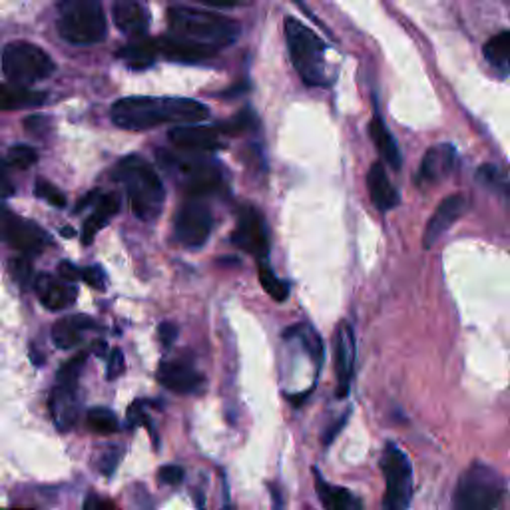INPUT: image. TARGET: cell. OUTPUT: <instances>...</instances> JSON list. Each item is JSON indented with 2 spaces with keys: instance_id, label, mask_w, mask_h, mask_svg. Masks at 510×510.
Instances as JSON below:
<instances>
[{
  "instance_id": "6da1fadb",
  "label": "cell",
  "mask_w": 510,
  "mask_h": 510,
  "mask_svg": "<svg viewBox=\"0 0 510 510\" xmlns=\"http://www.w3.org/2000/svg\"><path fill=\"white\" fill-rule=\"evenodd\" d=\"M112 120L124 130H150L160 124L192 126L208 120L210 108L182 96H128L112 106Z\"/></svg>"
},
{
  "instance_id": "7a4b0ae2",
  "label": "cell",
  "mask_w": 510,
  "mask_h": 510,
  "mask_svg": "<svg viewBox=\"0 0 510 510\" xmlns=\"http://www.w3.org/2000/svg\"><path fill=\"white\" fill-rule=\"evenodd\" d=\"M168 26L170 36L210 56L233 44L240 36V24L233 18L190 6L168 8Z\"/></svg>"
},
{
  "instance_id": "3957f363",
  "label": "cell",
  "mask_w": 510,
  "mask_h": 510,
  "mask_svg": "<svg viewBox=\"0 0 510 510\" xmlns=\"http://www.w3.org/2000/svg\"><path fill=\"white\" fill-rule=\"evenodd\" d=\"M112 178L124 185L132 212L142 222H154L162 213L165 192L154 165L140 156H126L116 164Z\"/></svg>"
},
{
  "instance_id": "277c9868",
  "label": "cell",
  "mask_w": 510,
  "mask_h": 510,
  "mask_svg": "<svg viewBox=\"0 0 510 510\" xmlns=\"http://www.w3.org/2000/svg\"><path fill=\"white\" fill-rule=\"evenodd\" d=\"M283 26H286L289 58L301 80L307 86H326V44L296 16H286Z\"/></svg>"
},
{
  "instance_id": "5b68a950",
  "label": "cell",
  "mask_w": 510,
  "mask_h": 510,
  "mask_svg": "<svg viewBox=\"0 0 510 510\" xmlns=\"http://www.w3.org/2000/svg\"><path fill=\"white\" fill-rule=\"evenodd\" d=\"M505 490V478L493 467L473 463L458 478L453 510H496L503 503Z\"/></svg>"
},
{
  "instance_id": "8992f818",
  "label": "cell",
  "mask_w": 510,
  "mask_h": 510,
  "mask_svg": "<svg viewBox=\"0 0 510 510\" xmlns=\"http://www.w3.org/2000/svg\"><path fill=\"white\" fill-rule=\"evenodd\" d=\"M104 8L96 0H64L58 5V33L71 44H96L106 36Z\"/></svg>"
},
{
  "instance_id": "52a82bcc",
  "label": "cell",
  "mask_w": 510,
  "mask_h": 510,
  "mask_svg": "<svg viewBox=\"0 0 510 510\" xmlns=\"http://www.w3.org/2000/svg\"><path fill=\"white\" fill-rule=\"evenodd\" d=\"M54 61L33 42H11L3 51V72L6 84L31 88L54 74Z\"/></svg>"
},
{
  "instance_id": "ba28073f",
  "label": "cell",
  "mask_w": 510,
  "mask_h": 510,
  "mask_svg": "<svg viewBox=\"0 0 510 510\" xmlns=\"http://www.w3.org/2000/svg\"><path fill=\"white\" fill-rule=\"evenodd\" d=\"M381 470L385 477V495H382V510H409L413 500V465L403 449L389 443L382 450Z\"/></svg>"
},
{
  "instance_id": "9c48e42d",
  "label": "cell",
  "mask_w": 510,
  "mask_h": 510,
  "mask_svg": "<svg viewBox=\"0 0 510 510\" xmlns=\"http://www.w3.org/2000/svg\"><path fill=\"white\" fill-rule=\"evenodd\" d=\"M158 158H162V164L168 168L174 175H178L182 180L184 188L188 190L194 198L203 200V195L215 194L222 190V174L215 168L213 164L205 162L203 158H195V156H188V158H180L168 152H158Z\"/></svg>"
},
{
  "instance_id": "30bf717a",
  "label": "cell",
  "mask_w": 510,
  "mask_h": 510,
  "mask_svg": "<svg viewBox=\"0 0 510 510\" xmlns=\"http://www.w3.org/2000/svg\"><path fill=\"white\" fill-rule=\"evenodd\" d=\"M212 228V210L208 208V203L200 198H192L185 202L174 220L175 240H178V243L184 245V248L190 250L202 248V245L208 241Z\"/></svg>"
},
{
  "instance_id": "8fae6325",
  "label": "cell",
  "mask_w": 510,
  "mask_h": 510,
  "mask_svg": "<svg viewBox=\"0 0 510 510\" xmlns=\"http://www.w3.org/2000/svg\"><path fill=\"white\" fill-rule=\"evenodd\" d=\"M231 243L241 251L258 260H266L269 253V231L263 215L248 205L238 213V223L231 233Z\"/></svg>"
},
{
  "instance_id": "7c38bea8",
  "label": "cell",
  "mask_w": 510,
  "mask_h": 510,
  "mask_svg": "<svg viewBox=\"0 0 510 510\" xmlns=\"http://www.w3.org/2000/svg\"><path fill=\"white\" fill-rule=\"evenodd\" d=\"M3 235L11 248L21 251L26 258L41 253L51 243V235L36 222L21 218L8 210H5L3 215Z\"/></svg>"
},
{
  "instance_id": "4fadbf2b",
  "label": "cell",
  "mask_w": 510,
  "mask_h": 510,
  "mask_svg": "<svg viewBox=\"0 0 510 510\" xmlns=\"http://www.w3.org/2000/svg\"><path fill=\"white\" fill-rule=\"evenodd\" d=\"M335 373H337V389L335 395L345 399L349 395L353 373H355V335L347 321L339 323L335 333Z\"/></svg>"
},
{
  "instance_id": "5bb4252c",
  "label": "cell",
  "mask_w": 510,
  "mask_h": 510,
  "mask_svg": "<svg viewBox=\"0 0 510 510\" xmlns=\"http://www.w3.org/2000/svg\"><path fill=\"white\" fill-rule=\"evenodd\" d=\"M457 165V150L450 144H437L433 148H429L420 168L417 172V185L427 188V185H435L439 182L447 180L453 174Z\"/></svg>"
},
{
  "instance_id": "9a60e30c",
  "label": "cell",
  "mask_w": 510,
  "mask_h": 510,
  "mask_svg": "<svg viewBox=\"0 0 510 510\" xmlns=\"http://www.w3.org/2000/svg\"><path fill=\"white\" fill-rule=\"evenodd\" d=\"M170 142L175 148L185 150L188 154H203L222 148L220 128L210 126H174L168 132Z\"/></svg>"
},
{
  "instance_id": "2e32d148",
  "label": "cell",
  "mask_w": 510,
  "mask_h": 510,
  "mask_svg": "<svg viewBox=\"0 0 510 510\" xmlns=\"http://www.w3.org/2000/svg\"><path fill=\"white\" fill-rule=\"evenodd\" d=\"M76 385L78 382L56 381L51 401H48L54 425L58 430H62V433H68V430L76 425V419H78Z\"/></svg>"
},
{
  "instance_id": "e0dca14e",
  "label": "cell",
  "mask_w": 510,
  "mask_h": 510,
  "mask_svg": "<svg viewBox=\"0 0 510 510\" xmlns=\"http://www.w3.org/2000/svg\"><path fill=\"white\" fill-rule=\"evenodd\" d=\"M465 212H467V198H465V195L455 194V195H449L447 200L440 202L439 208L433 213V218L429 220L427 228H425V233H423L425 248H433V245L439 241L440 235H443Z\"/></svg>"
},
{
  "instance_id": "ac0fdd59",
  "label": "cell",
  "mask_w": 510,
  "mask_h": 510,
  "mask_svg": "<svg viewBox=\"0 0 510 510\" xmlns=\"http://www.w3.org/2000/svg\"><path fill=\"white\" fill-rule=\"evenodd\" d=\"M158 379L165 389L180 395L195 393L203 385V377L195 371L190 363L184 361H165L158 369Z\"/></svg>"
},
{
  "instance_id": "d6986e66",
  "label": "cell",
  "mask_w": 510,
  "mask_h": 510,
  "mask_svg": "<svg viewBox=\"0 0 510 510\" xmlns=\"http://www.w3.org/2000/svg\"><path fill=\"white\" fill-rule=\"evenodd\" d=\"M34 291L42 306L51 311H62L66 307H71L74 306V301L78 298V291L72 283L52 276H38L34 283Z\"/></svg>"
},
{
  "instance_id": "ffe728a7",
  "label": "cell",
  "mask_w": 510,
  "mask_h": 510,
  "mask_svg": "<svg viewBox=\"0 0 510 510\" xmlns=\"http://www.w3.org/2000/svg\"><path fill=\"white\" fill-rule=\"evenodd\" d=\"M114 23L124 34L144 36L150 28V11L148 6L136 0H118L112 6Z\"/></svg>"
},
{
  "instance_id": "44dd1931",
  "label": "cell",
  "mask_w": 510,
  "mask_h": 510,
  "mask_svg": "<svg viewBox=\"0 0 510 510\" xmlns=\"http://www.w3.org/2000/svg\"><path fill=\"white\" fill-rule=\"evenodd\" d=\"M367 188L371 202L375 203V208L381 212H389L397 208V203L401 202L399 192L395 190V185L391 184L389 175L382 168V162H375L367 172Z\"/></svg>"
},
{
  "instance_id": "7402d4cb",
  "label": "cell",
  "mask_w": 510,
  "mask_h": 510,
  "mask_svg": "<svg viewBox=\"0 0 510 510\" xmlns=\"http://www.w3.org/2000/svg\"><path fill=\"white\" fill-rule=\"evenodd\" d=\"M313 477H316V490L323 510H363L359 498L351 490L329 485L319 473V468H313Z\"/></svg>"
},
{
  "instance_id": "603a6c76",
  "label": "cell",
  "mask_w": 510,
  "mask_h": 510,
  "mask_svg": "<svg viewBox=\"0 0 510 510\" xmlns=\"http://www.w3.org/2000/svg\"><path fill=\"white\" fill-rule=\"evenodd\" d=\"M88 329H94V321L84 316H71L64 319H58L52 326V341L56 347L72 349L80 345L84 339V333Z\"/></svg>"
},
{
  "instance_id": "cb8c5ba5",
  "label": "cell",
  "mask_w": 510,
  "mask_h": 510,
  "mask_svg": "<svg viewBox=\"0 0 510 510\" xmlns=\"http://www.w3.org/2000/svg\"><path fill=\"white\" fill-rule=\"evenodd\" d=\"M369 134L373 142H375V148L381 158L385 160L393 170H401V164H403L401 162V150L393 138V134L389 132L387 124L382 122V118L379 114L373 116V120L369 124Z\"/></svg>"
},
{
  "instance_id": "d4e9b609",
  "label": "cell",
  "mask_w": 510,
  "mask_h": 510,
  "mask_svg": "<svg viewBox=\"0 0 510 510\" xmlns=\"http://www.w3.org/2000/svg\"><path fill=\"white\" fill-rule=\"evenodd\" d=\"M120 210V198L116 194H102L100 200L94 205V213L84 222L82 228V241L84 245H90L92 240L96 238V233L100 231L106 222L112 218L114 213Z\"/></svg>"
},
{
  "instance_id": "484cf974",
  "label": "cell",
  "mask_w": 510,
  "mask_h": 510,
  "mask_svg": "<svg viewBox=\"0 0 510 510\" xmlns=\"http://www.w3.org/2000/svg\"><path fill=\"white\" fill-rule=\"evenodd\" d=\"M158 42L156 41H136L132 44L122 46L120 51L116 52V56L124 61L128 66L134 68V71H144V68H150L156 58H158Z\"/></svg>"
},
{
  "instance_id": "4316f807",
  "label": "cell",
  "mask_w": 510,
  "mask_h": 510,
  "mask_svg": "<svg viewBox=\"0 0 510 510\" xmlns=\"http://www.w3.org/2000/svg\"><path fill=\"white\" fill-rule=\"evenodd\" d=\"M483 54L498 76L510 74V31L490 36L485 42Z\"/></svg>"
},
{
  "instance_id": "83f0119b",
  "label": "cell",
  "mask_w": 510,
  "mask_h": 510,
  "mask_svg": "<svg viewBox=\"0 0 510 510\" xmlns=\"http://www.w3.org/2000/svg\"><path fill=\"white\" fill-rule=\"evenodd\" d=\"M156 42H158V51L164 58H168V61H175V62H202V61H208L210 54H205L198 48H194L190 44H185L178 38H174L170 34L156 38Z\"/></svg>"
},
{
  "instance_id": "f1b7e54d",
  "label": "cell",
  "mask_w": 510,
  "mask_h": 510,
  "mask_svg": "<svg viewBox=\"0 0 510 510\" xmlns=\"http://www.w3.org/2000/svg\"><path fill=\"white\" fill-rule=\"evenodd\" d=\"M46 102V94L44 92H34L31 88H23V86H13L6 84L3 86V110H21V108H36Z\"/></svg>"
},
{
  "instance_id": "f546056e",
  "label": "cell",
  "mask_w": 510,
  "mask_h": 510,
  "mask_svg": "<svg viewBox=\"0 0 510 510\" xmlns=\"http://www.w3.org/2000/svg\"><path fill=\"white\" fill-rule=\"evenodd\" d=\"M477 180L488 188L490 192L498 194L500 198H503L506 203H510V182L506 175L500 172L496 165H480L478 172H477Z\"/></svg>"
},
{
  "instance_id": "4dcf8cb0",
  "label": "cell",
  "mask_w": 510,
  "mask_h": 510,
  "mask_svg": "<svg viewBox=\"0 0 510 510\" xmlns=\"http://www.w3.org/2000/svg\"><path fill=\"white\" fill-rule=\"evenodd\" d=\"M86 425L98 435H114L120 430V423H118L116 415L106 407H94L88 411Z\"/></svg>"
},
{
  "instance_id": "1f68e13d",
  "label": "cell",
  "mask_w": 510,
  "mask_h": 510,
  "mask_svg": "<svg viewBox=\"0 0 510 510\" xmlns=\"http://www.w3.org/2000/svg\"><path fill=\"white\" fill-rule=\"evenodd\" d=\"M260 281L261 288L266 289L268 296L276 301H286L289 298L288 283H283L266 261L260 263Z\"/></svg>"
},
{
  "instance_id": "d6a6232c",
  "label": "cell",
  "mask_w": 510,
  "mask_h": 510,
  "mask_svg": "<svg viewBox=\"0 0 510 510\" xmlns=\"http://www.w3.org/2000/svg\"><path fill=\"white\" fill-rule=\"evenodd\" d=\"M36 160H38L36 150L33 148V146H26V144H16L6 152V165H11V168H16V170L31 168V165L36 164Z\"/></svg>"
},
{
  "instance_id": "836d02e7",
  "label": "cell",
  "mask_w": 510,
  "mask_h": 510,
  "mask_svg": "<svg viewBox=\"0 0 510 510\" xmlns=\"http://www.w3.org/2000/svg\"><path fill=\"white\" fill-rule=\"evenodd\" d=\"M36 195L38 198L46 200L48 203L56 205V208H66V195L56 188L54 184L46 182V180H36Z\"/></svg>"
},
{
  "instance_id": "e575fe53",
  "label": "cell",
  "mask_w": 510,
  "mask_h": 510,
  "mask_svg": "<svg viewBox=\"0 0 510 510\" xmlns=\"http://www.w3.org/2000/svg\"><path fill=\"white\" fill-rule=\"evenodd\" d=\"M11 273L23 288H26L33 279V261H31V258H26V255H18V258H14L11 261Z\"/></svg>"
},
{
  "instance_id": "d590c367",
  "label": "cell",
  "mask_w": 510,
  "mask_h": 510,
  "mask_svg": "<svg viewBox=\"0 0 510 510\" xmlns=\"http://www.w3.org/2000/svg\"><path fill=\"white\" fill-rule=\"evenodd\" d=\"M299 333H301V341L306 343V347L311 353L313 361H316L317 365H321V361H323V343L317 337V333L313 331L311 327H303V326H299Z\"/></svg>"
},
{
  "instance_id": "8d00e7d4",
  "label": "cell",
  "mask_w": 510,
  "mask_h": 510,
  "mask_svg": "<svg viewBox=\"0 0 510 510\" xmlns=\"http://www.w3.org/2000/svg\"><path fill=\"white\" fill-rule=\"evenodd\" d=\"M120 458H122V450L116 449V447H110L100 458H98L96 465H98V468H100V473L104 477H112L116 473L118 463H120Z\"/></svg>"
},
{
  "instance_id": "74e56055",
  "label": "cell",
  "mask_w": 510,
  "mask_h": 510,
  "mask_svg": "<svg viewBox=\"0 0 510 510\" xmlns=\"http://www.w3.org/2000/svg\"><path fill=\"white\" fill-rule=\"evenodd\" d=\"M184 468L178 467V465H165L160 468V473H158V478L162 480L164 485H170V486H175V485H180L182 480H184Z\"/></svg>"
},
{
  "instance_id": "f35d334b",
  "label": "cell",
  "mask_w": 510,
  "mask_h": 510,
  "mask_svg": "<svg viewBox=\"0 0 510 510\" xmlns=\"http://www.w3.org/2000/svg\"><path fill=\"white\" fill-rule=\"evenodd\" d=\"M82 281L88 283V286L98 289V291H104L106 289V278H104V271L100 268H86L82 269Z\"/></svg>"
},
{
  "instance_id": "ab89813d",
  "label": "cell",
  "mask_w": 510,
  "mask_h": 510,
  "mask_svg": "<svg viewBox=\"0 0 510 510\" xmlns=\"http://www.w3.org/2000/svg\"><path fill=\"white\" fill-rule=\"evenodd\" d=\"M124 373V355L120 349H112L110 351V359H108V371L106 377L108 379H118Z\"/></svg>"
},
{
  "instance_id": "60d3db41",
  "label": "cell",
  "mask_w": 510,
  "mask_h": 510,
  "mask_svg": "<svg viewBox=\"0 0 510 510\" xmlns=\"http://www.w3.org/2000/svg\"><path fill=\"white\" fill-rule=\"evenodd\" d=\"M250 126H251V118H250V114H240V116H235L233 120L222 124L220 132H225V134H238V132L248 130Z\"/></svg>"
},
{
  "instance_id": "b9f144b4",
  "label": "cell",
  "mask_w": 510,
  "mask_h": 510,
  "mask_svg": "<svg viewBox=\"0 0 510 510\" xmlns=\"http://www.w3.org/2000/svg\"><path fill=\"white\" fill-rule=\"evenodd\" d=\"M82 510H120L118 508L112 500H108L100 495H88L84 498V505H82Z\"/></svg>"
},
{
  "instance_id": "7bdbcfd3",
  "label": "cell",
  "mask_w": 510,
  "mask_h": 510,
  "mask_svg": "<svg viewBox=\"0 0 510 510\" xmlns=\"http://www.w3.org/2000/svg\"><path fill=\"white\" fill-rule=\"evenodd\" d=\"M58 278L68 281V283H72V286H74L78 279H82V271L78 269L76 266H72L71 261H62L61 266H58Z\"/></svg>"
},
{
  "instance_id": "ee69618b",
  "label": "cell",
  "mask_w": 510,
  "mask_h": 510,
  "mask_svg": "<svg viewBox=\"0 0 510 510\" xmlns=\"http://www.w3.org/2000/svg\"><path fill=\"white\" fill-rule=\"evenodd\" d=\"M26 126V132L28 134H34V136H41L48 130V120L44 116H31L24 120Z\"/></svg>"
},
{
  "instance_id": "f6af8a7d",
  "label": "cell",
  "mask_w": 510,
  "mask_h": 510,
  "mask_svg": "<svg viewBox=\"0 0 510 510\" xmlns=\"http://www.w3.org/2000/svg\"><path fill=\"white\" fill-rule=\"evenodd\" d=\"M158 333H160V341H162V345H164L165 349H170V347L174 345L175 337H178V327H175L174 323H162L160 329H158Z\"/></svg>"
},
{
  "instance_id": "bcb514c9",
  "label": "cell",
  "mask_w": 510,
  "mask_h": 510,
  "mask_svg": "<svg viewBox=\"0 0 510 510\" xmlns=\"http://www.w3.org/2000/svg\"><path fill=\"white\" fill-rule=\"evenodd\" d=\"M347 417H349V413L343 415V417L337 420V425H331V427H329V430L326 433V437H323V445L327 447V445H331V443H333V439H335V437L339 435V430H341L343 427H345V423H347Z\"/></svg>"
},
{
  "instance_id": "7dc6e473",
  "label": "cell",
  "mask_w": 510,
  "mask_h": 510,
  "mask_svg": "<svg viewBox=\"0 0 510 510\" xmlns=\"http://www.w3.org/2000/svg\"><path fill=\"white\" fill-rule=\"evenodd\" d=\"M195 500H198V510H205V506H203V496L198 493L195 495Z\"/></svg>"
},
{
  "instance_id": "c3c4849f",
  "label": "cell",
  "mask_w": 510,
  "mask_h": 510,
  "mask_svg": "<svg viewBox=\"0 0 510 510\" xmlns=\"http://www.w3.org/2000/svg\"><path fill=\"white\" fill-rule=\"evenodd\" d=\"M6 510H26V508H6Z\"/></svg>"
}]
</instances>
